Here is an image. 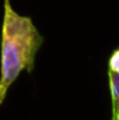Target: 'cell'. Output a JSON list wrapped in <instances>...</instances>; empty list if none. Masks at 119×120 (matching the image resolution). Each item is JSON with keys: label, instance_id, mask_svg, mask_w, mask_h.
I'll return each instance as SVG.
<instances>
[{"label": "cell", "instance_id": "3957f363", "mask_svg": "<svg viewBox=\"0 0 119 120\" xmlns=\"http://www.w3.org/2000/svg\"><path fill=\"white\" fill-rule=\"evenodd\" d=\"M6 94H7V92H6V91H3V90H1V87H0V103L3 102V99H4V96H6Z\"/></svg>", "mask_w": 119, "mask_h": 120}, {"label": "cell", "instance_id": "7a4b0ae2", "mask_svg": "<svg viewBox=\"0 0 119 120\" xmlns=\"http://www.w3.org/2000/svg\"><path fill=\"white\" fill-rule=\"evenodd\" d=\"M108 77L112 98V120L119 117V49H116L108 63Z\"/></svg>", "mask_w": 119, "mask_h": 120}, {"label": "cell", "instance_id": "6da1fadb", "mask_svg": "<svg viewBox=\"0 0 119 120\" xmlns=\"http://www.w3.org/2000/svg\"><path fill=\"white\" fill-rule=\"evenodd\" d=\"M44 38L30 17L18 14L8 0L4 3V18L0 48V87L6 91L23 71L34 68L35 56Z\"/></svg>", "mask_w": 119, "mask_h": 120}, {"label": "cell", "instance_id": "277c9868", "mask_svg": "<svg viewBox=\"0 0 119 120\" xmlns=\"http://www.w3.org/2000/svg\"><path fill=\"white\" fill-rule=\"evenodd\" d=\"M116 120H119V117H118V119H116Z\"/></svg>", "mask_w": 119, "mask_h": 120}]
</instances>
